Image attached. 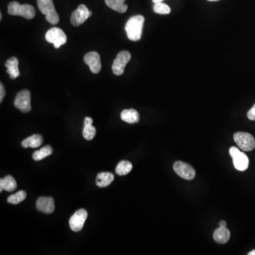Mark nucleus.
Returning <instances> with one entry per match:
<instances>
[{
    "label": "nucleus",
    "instance_id": "nucleus-12",
    "mask_svg": "<svg viewBox=\"0 0 255 255\" xmlns=\"http://www.w3.org/2000/svg\"><path fill=\"white\" fill-rule=\"evenodd\" d=\"M84 61L90 67V70L94 74H98L101 71V63L99 53L96 52L87 53L84 57Z\"/></svg>",
    "mask_w": 255,
    "mask_h": 255
},
{
    "label": "nucleus",
    "instance_id": "nucleus-11",
    "mask_svg": "<svg viewBox=\"0 0 255 255\" xmlns=\"http://www.w3.org/2000/svg\"><path fill=\"white\" fill-rule=\"evenodd\" d=\"M88 214L85 209H80L76 211L75 214L71 216L69 224L71 230L74 232H79L83 228L84 224L87 219Z\"/></svg>",
    "mask_w": 255,
    "mask_h": 255
},
{
    "label": "nucleus",
    "instance_id": "nucleus-21",
    "mask_svg": "<svg viewBox=\"0 0 255 255\" xmlns=\"http://www.w3.org/2000/svg\"><path fill=\"white\" fill-rule=\"evenodd\" d=\"M133 169V164L128 161H122L116 166V172L118 175L124 176L128 174Z\"/></svg>",
    "mask_w": 255,
    "mask_h": 255
},
{
    "label": "nucleus",
    "instance_id": "nucleus-15",
    "mask_svg": "<svg viewBox=\"0 0 255 255\" xmlns=\"http://www.w3.org/2000/svg\"><path fill=\"white\" fill-rule=\"evenodd\" d=\"M5 67L7 68V73L11 79H16L20 75L19 70V61L16 57L9 58L6 61Z\"/></svg>",
    "mask_w": 255,
    "mask_h": 255
},
{
    "label": "nucleus",
    "instance_id": "nucleus-14",
    "mask_svg": "<svg viewBox=\"0 0 255 255\" xmlns=\"http://www.w3.org/2000/svg\"><path fill=\"white\" fill-rule=\"evenodd\" d=\"M93 119L90 117H86L84 122V128L82 135L87 140L94 139L96 135V128L93 126Z\"/></svg>",
    "mask_w": 255,
    "mask_h": 255
},
{
    "label": "nucleus",
    "instance_id": "nucleus-30",
    "mask_svg": "<svg viewBox=\"0 0 255 255\" xmlns=\"http://www.w3.org/2000/svg\"><path fill=\"white\" fill-rule=\"evenodd\" d=\"M163 1H164V0H153V1L155 3V4H158V3L162 2Z\"/></svg>",
    "mask_w": 255,
    "mask_h": 255
},
{
    "label": "nucleus",
    "instance_id": "nucleus-4",
    "mask_svg": "<svg viewBox=\"0 0 255 255\" xmlns=\"http://www.w3.org/2000/svg\"><path fill=\"white\" fill-rule=\"evenodd\" d=\"M233 161L234 167L240 172H244L249 167V158L236 147H232L229 151Z\"/></svg>",
    "mask_w": 255,
    "mask_h": 255
},
{
    "label": "nucleus",
    "instance_id": "nucleus-28",
    "mask_svg": "<svg viewBox=\"0 0 255 255\" xmlns=\"http://www.w3.org/2000/svg\"><path fill=\"white\" fill-rule=\"evenodd\" d=\"M219 226L220 227H226L227 226V223L225 222V221H221L220 223H219Z\"/></svg>",
    "mask_w": 255,
    "mask_h": 255
},
{
    "label": "nucleus",
    "instance_id": "nucleus-26",
    "mask_svg": "<svg viewBox=\"0 0 255 255\" xmlns=\"http://www.w3.org/2000/svg\"><path fill=\"white\" fill-rule=\"evenodd\" d=\"M248 117L250 120L255 121V104L248 113Z\"/></svg>",
    "mask_w": 255,
    "mask_h": 255
},
{
    "label": "nucleus",
    "instance_id": "nucleus-2",
    "mask_svg": "<svg viewBox=\"0 0 255 255\" xmlns=\"http://www.w3.org/2000/svg\"><path fill=\"white\" fill-rule=\"evenodd\" d=\"M8 13L10 15L20 16L27 19H32L35 17V12L33 6L29 4H21L17 1H12L8 5Z\"/></svg>",
    "mask_w": 255,
    "mask_h": 255
},
{
    "label": "nucleus",
    "instance_id": "nucleus-31",
    "mask_svg": "<svg viewBox=\"0 0 255 255\" xmlns=\"http://www.w3.org/2000/svg\"><path fill=\"white\" fill-rule=\"evenodd\" d=\"M249 255H255V250H253V251L250 252V253H248Z\"/></svg>",
    "mask_w": 255,
    "mask_h": 255
},
{
    "label": "nucleus",
    "instance_id": "nucleus-22",
    "mask_svg": "<svg viewBox=\"0 0 255 255\" xmlns=\"http://www.w3.org/2000/svg\"><path fill=\"white\" fill-rule=\"evenodd\" d=\"M53 149L49 145L43 147L39 151H35L33 153V159L35 161H40L41 159H44L46 157L50 156L52 155Z\"/></svg>",
    "mask_w": 255,
    "mask_h": 255
},
{
    "label": "nucleus",
    "instance_id": "nucleus-3",
    "mask_svg": "<svg viewBox=\"0 0 255 255\" xmlns=\"http://www.w3.org/2000/svg\"><path fill=\"white\" fill-rule=\"evenodd\" d=\"M37 4L42 14L46 15L48 23L54 25L59 22V16L55 9L53 0H37Z\"/></svg>",
    "mask_w": 255,
    "mask_h": 255
},
{
    "label": "nucleus",
    "instance_id": "nucleus-23",
    "mask_svg": "<svg viewBox=\"0 0 255 255\" xmlns=\"http://www.w3.org/2000/svg\"><path fill=\"white\" fill-rule=\"evenodd\" d=\"M3 182V187L4 190L6 191H13L17 189V184L16 180L12 177V176H6L5 178L1 179Z\"/></svg>",
    "mask_w": 255,
    "mask_h": 255
},
{
    "label": "nucleus",
    "instance_id": "nucleus-20",
    "mask_svg": "<svg viewBox=\"0 0 255 255\" xmlns=\"http://www.w3.org/2000/svg\"><path fill=\"white\" fill-rule=\"evenodd\" d=\"M126 0H105V3L113 10L119 13H125L128 9L127 4H124Z\"/></svg>",
    "mask_w": 255,
    "mask_h": 255
},
{
    "label": "nucleus",
    "instance_id": "nucleus-29",
    "mask_svg": "<svg viewBox=\"0 0 255 255\" xmlns=\"http://www.w3.org/2000/svg\"><path fill=\"white\" fill-rule=\"evenodd\" d=\"M0 187H1V188H0V192H1L3 191V190H4V187H3V182L2 180H1V179L0 180Z\"/></svg>",
    "mask_w": 255,
    "mask_h": 255
},
{
    "label": "nucleus",
    "instance_id": "nucleus-17",
    "mask_svg": "<svg viewBox=\"0 0 255 255\" xmlns=\"http://www.w3.org/2000/svg\"><path fill=\"white\" fill-rule=\"evenodd\" d=\"M121 119L128 124H135L139 122L140 116L138 111L135 109H125L121 114Z\"/></svg>",
    "mask_w": 255,
    "mask_h": 255
},
{
    "label": "nucleus",
    "instance_id": "nucleus-5",
    "mask_svg": "<svg viewBox=\"0 0 255 255\" xmlns=\"http://www.w3.org/2000/svg\"><path fill=\"white\" fill-rule=\"evenodd\" d=\"M46 40L52 43L56 48H59L67 42V35L62 29L54 27L48 30L46 33Z\"/></svg>",
    "mask_w": 255,
    "mask_h": 255
},
{
    "label": "nucleus",
    "instance_id": "nucleus-8",
    "mask_svg": "<svg viewBox=\"0 0 255 255\" xmlns=\"http://www.w3.org/2000/svg\"><path fill=\"white\" fill-rule=\"evenodd\" d=\"M92 14H93V12L89 10L88 8L85 4H80L71 15V24L74 27H79L85 23L87 19L91 17Z\"/></svg>",
    "mask_w": 255,
    "mask_h": 255
},
{
    "label": "nucleus",
    "instance_id": "nucleus-19",
    "mask_svg": "<svg viewBox=\"0 0 255 255\" xmlns=\"http://www.w3.org/2000/svg\"><path fill=\"white\" fill-rule=\"evenodd\" d=\"M114 180V174L110 172H101V173L98 174L97 177H96V184L98 187L104 188V187L110 185Z\"/></svg>",
    "mask_w": 255,
    "mask_h": 255
},
{
    "label": "nucleus",
    "instance_id": "nucleus-33",
    "mask_svg": "<svg viewBox=\"0 0 255 255\" xmlns=\"http://www.w3.org/2000/svg\"><path fill=\"white\" fill-rule=\"evenodd\" d=\"M1 19H2V14H1H1H0V20H1Z\"/></svg>",
    "mask_w": 255,
    "mask_h": 255
},
{
    "label": "nucleus",
    "instance_id": "nucleus-6",
    "mask_svg": "<svg viewBox=\"0 0 255 255\" xmlns=\"http://www.w3.org/2000/svg\"><path fill=\"white\" fill-rule=\"evenodd\" d=\"M234 140L240 149L245 151H251L255 147L254 137L250 133L238 132L234 135Z\"/></svg>",
    "mask_w": 255,
    "mask_h": 255
},
{
    "label": "nucleus",
    "instance_id": "nucleus-24",
    "mask_svg": "<svg viewBox=\"0 0 255 255\" xmlns=\"http://www.w3.org/2000/svg\"><path fill=\"white\" fill-rule=\"evenodd\" d=\"M27 198V193L24 191H19L15 194L9 196L7 198V202L12 203V204H18V203L22 202Z\"/></svg>",
    "mask_w": 255,
    "mask_h": 255
},
{
    "label": "nucleus",
    "instance_id": "nucleus-16",
    "mask_svg": "<svg viewBox=\"0 0 255 255\" xmlns=\"http://www.w3.org/2000/svg\"><path fill=\"white\" fill-rule=\"evenodd\" d=\"M230 238V232L226 227H219L215 230L214 239L217 243H226Z\"/></svg>",
    "mask_w": 255,
    "mask_h": 255
},
{
    "label": "nucleus",
    "instance_id": "nucleus-13",
    "mask_svg": "<svg viewBox=\"0 0 255 255\" xmlns=\"http://www.w3.org/2000/svg\"><path fill=\"white\" fill-rule=\"evenodd\" d=\"M36 209L44 214H52L55 211L54 200L51 197L42 196L37 200Z\"/></svg>",
    "mask_w": 255,
    "mask_h": 255
},
{
    "label": "nucleus",
    "instance_id": "nucleus-1",
    "mask_svg": "<svg viewBox=\"0 0 255 255\" xmlns=\"http://www.w3.org/2000/svg\"><path fill=\"white\" fill-rule=\"evenodd\" d=\"M145 18L142 15L130 17L125 26L128 38L132 41H139L143 33Z\"/></svg>",
    "mask_w": 255,
    "mask_h": 255
},
{
    "label": "nucleus",
    "instance_id": "nucleus-27",
    "mask_svg": "<svg viewBox=\"0 0 255 255\" xmlns=\"http://www.w3.org/2000/svg\"><path fill=\"white\" fill-rule=\"evenodd\" d=\"M5 90H4V85L2 83L0 84V102H2L3 99L5 96Z\"/></svg>",
    "mask_w": 255,
    "mask_h": 255
},
{
    "label": "nucleus",
    "instance_id": "nucleus-7",
    "mask_svg": "<svg viewBox=\"0 0 255 255\" xmlns=\"http://www.w3.org/2000/svg\"><path fill=\"white\" fill-rule=\"evenodd\" d=\"M131 55L128 51H122L117 55L112 64V71L114 75H122L124 72L126 66L130 61Z\"/></svg>",
    "mask_w": 255,
    "mask_h": 255
},
{
    "label": "nucleus",
    "instance_id": "nucleus-32",
    "mask_svg": "<svg viewBox=\"0 0 255 255\" xmlns=\"http://www.w3.org/2000/svg\"><path fill=\"white\" fill-rule=\"evenodd\" d=\"M207 1H220V0H207Z\"/></svg>",
    "mask_w": 255,
    "mask_h": 255
},
{
    "label": "nucleus",
    "instance_id": "nucleus-9",
    "mask_svg": "<svg viewBox=\"0 0 255 255\" xmlns=\"http://www.w3.org/2000/svg\"><path fill=\"white\" fill-rule=\"evenodd\" d=\"M14 106L24 113H28L32 110L31 105V93L27 90H22L17 94L14 100Z\"/></svg>",
    "mask_w": 255,
    "mask_h": 255
},
{
    "label": "nucleus",
    "instance_id": "nucleus-10",
    "mask_svg": "<svg viewBox=\"0 0 255 255\" xmlns=\"http://www.w3.org/2000/svg\"><path fill=\"white\" fill-rule=\"evenodd\" d=\"M173 168L174 172L185 180H193L196 176L194 169L190 164L182 162V161H177L174 163Z\"/></svg>",
    "mask_w": 255,
    "mask_h": 255
},
{
    "label": "nucleus",
    "instance_id": "nucleus-25",
    "mask_svg": "<svg viewBox=\"0 0 255 255\" xmlns=\"http://www.w3.org/2000/svg\"><path fill=\"white\" fill-rule=\"evenodd\" d=\"M154 12L159 14H169L171 12L170 7L164 3L160 2L155 4Z\"/></svg>",
    "mask_w": 255,
    "mask_h": 255
},
{
    "label": "nucleus",
    "instance_id": "nucleus-18",
    "mask_svg": "<svg viewBox=\"0 0 255 255\" xmlns=\"http://www.w3.org/2000/svg\"><path fill=\"white\" fill-rule=\"evenodd\" d=\"M43 142V137L39 134H35L22 141V145L25 148H35L42 145Z\"/></svg>",
    "mask_w": 255,
    "mask_h": 255
}]
</instances>
